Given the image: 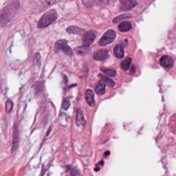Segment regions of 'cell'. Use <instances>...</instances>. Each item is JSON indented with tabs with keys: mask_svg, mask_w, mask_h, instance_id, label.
<instances>
[{
	"mask_svg": "<svg viewBox=\"0 0 176 176\" xmlns=\"http://www.w3.org/2000/svg\"><path fill=\"white\" fill-rule=\"evenodd\" d=\"M58 15L55 9H51L48 11L39 20L37 26L39 28H43L47 27L55 21Z\"/></svg>",
	"mask_w": 176,
	"mask_h": 176,
	"instance_id": "6da1fadb",
	"label": "cell"
},
{
	"mask_svg": "<svg viewBox=\"0 0 176 176\" xmlns=\"http://www.w3.org/2000/svg\"><path fill=\"white\" fill-rule=\"evenodd\" d=\"M116 33L113 30H109L104 33L99 40V45L100 46H105L114 41L116 38Z\"/></svg>",
	"mask_w": 176,
	"mask_h": 176,
	"instance_id": "7a4b0ae2",
	"label": "cell"
},
{
	"mask_svg": "<svg viewBox=\"0 0 176 176\" xmlns=\"http://www.w3.org/2000/svg\"><path fill=\"white\" fill-rule=\"evenodd\" d=\"M97 36V32L96 31L92 30L85 33L82 38L83 45L88 47L94 41Z\"/></svg>",
	"mask_w": 176,
	"mask_h": 176,
	"instance_id": "3957f363",
	"label": "cell"
},
{
	"mask_svg": "<svg viewBox=\"0 0 176 176\" xmlns=\"http://www.w3.org/2000/svg\"><path fill=\"white\" fill-rule=\"evenodd\" d=\"M159 63L161 66L168 70L172 69L174 66V60L169 55L162 56L159 60Z\"/></svg>",
	"mask_w": 176,
	"mask_h": 176,
	"instance_id": "277c9868",
	"label": "cell"
},
{
	"mask_svg": "<svg viewBox=\"0 0 176 176\" xmlns=\"http://www.w3.org/2000/svg\"><path fill=\"white\" fill-rule=\"evenodd\" d=\"M75 123L77 127L80 129H84L86 126V120L84 118V115L81 109H77V110Z\"/></svg>",
	"mask_w": 176,
	"mask_h": 176,
	"instance_id": "5b68a950",
	"label": "cell"
},
{
	"mask_svg": "<svg viewBox=\"0 0 176 176\" xmlns=\"http://www.w3.org/2000/svg\"><path fill=\"white\" fill-rule=\"evenodd\" d=\"M17 124L15 125L13 127V146H12V151H15L17 149L19 144V131Z\"/></svg>",
	"mask_w": 176,
	"mask_h": 176,
	"instance_id": "8992f818",
	"label": "cell"
},
{
	"mask_svg": "<svg viewBox=\"0 0 176 176\" xmlns=\"http://www.w3.org/2000/svg\"><path fill=\"white\" fill-rule=\"evenodd\" d=\"M109 53V50L101 49L96 52L94 55L93 58L96 60H103L106 58Z\"/></svg>",
	"mask_w": 176,
	"mask_h": 176,
	"instance_id": "52a82bcc",
	"label": "cell"
},
{
	"mask_svg": "<svg viewBox=\"0 0 176 176\" xmlns=\"http://www.w3.org/2000/svg\"><path fill=\"white\" fill-rule=\"evenodd\" d=\"M85 97L87 102L90 106L93 107L95 105L94 94L91 89H87L85 92Z\"/></svg>",
	"mask_w": 176,
	"mask_h": 176,
	"instance_id": "ba28073f",
	"label": "cell"
},
{
	"mask_svg": "<svg viewBox=\"0 0 176 176\" xmlns=\"http://www.w3.org/2000/svg\"><path fill=\"white\" fill-rule=\"evenodd\" d=\"M67 32L71 34L84 35L85 31L76 26H70L67 28Z\"/></svg>",
	"mask_w": 176,
	"mask_h": 176,
	"instance_id": "9c48e42d",
	"label": "cell"
},
{
	"mask_svg": "<svg viewBox=\"0 0 176 176\" xmlns=\"http://www.w3.org/2000/svg\"><path fill=\"white\" fill-rule=\"evenodd\" d=\"M114 53L117 58H123L125 55V52L123 45L120 44L116 45L114 48Z\"/></svg>",
	"mask_w": 176,
	"mask_h": 176,
	"instance_id": "30bf717a",
	"label": "cell"
},
{
	"mask_svg": "<svg viewBox=\"0 0 176 176\" xmlns=\"http://www.w3.org/2000/svg\"><path fill=\"white\" fill-rule=\"evenodd\" d=\"M106 90V84L102 80H100L95 88V92L98 95L104 94Z\"/></svg>",
	"mask_w": 176,
	"mask_h": 176,
	"instance_id": "8fae6325",
	"label": "cell"
},
{
	"mask_svg": "<svg viewBox=\"0 0 176 176\" xmlns=\"http://www.w3.org/2000/svg\"><path fill=\"white\" fill-rule=\"evenodd\" d=\"M118 28L121 32H127L132 29V24L130 22H123L119 24Z\"/></svg>",
	"mask_w": 176,
	"mask_h": 176,
	"instance_id": "7c38bea8",
	"label": "cell"
},
{
	"mask_svg": "<svg viewBox=\"0 0 176 176\" xmlns=\"http://www.w3.org/2000/svg\"><path fill=\"white\" fill-rule=\"evenodd\" d=\"M75 51L78 55L84 56L89 53V49L88 47H86L84 45H82L81 47H78L77 48L75 49Z\"/></svg>",
	"mask_w": 176,
	"mask_h": 176,
	"instance_id": "4fadbf2b",
	"label": "cell"
},
{
	"mask_svg": "<svg viewBox=\"0 0 176 176\" xmlns=\"http://www.w3.org/2000/svg\"><path fill=\"white\" fill-rule=\"evenodd\" d=\"M66 45H68V43L66 40H64V39L59 40L58 41H56V43L55 44L54 50L56 52H58L60 50H62V48Z\"/></svg>",
	"mask_w": 176,
	"mask_h": 176,
	"instance_id": "5bb4252c",
	"label": "cell"
},
{
	"mask_svg": "<svg viewBox=\"0 0 176 176\" xmlns=\"http://www.w3.org/2000/svg\"><path fill=\"white\" fill-rule=\"evenodd\" d=\"M98 77H100L101 80H102L103 81L105 82V84H107L109 87H114L115 86V83L113 79H111L110 78L107 77H106L102 74H99Z\"/></svg>",
	"mask_w": 176,
	"mask_h": 176,
	"instance_id": "9a60e30c",
	"label": "cell"
},
{
	"mask_svg": "<svg viewBox=\"0 0 176 176\" xmlns=\"http://www.w3.org/2000/svg\"><path fill=\"white\" fill-rule=\"evenodd\" d=\"M132 60L130 57H128L126 59H125V60H123V62L121 64V68L126 71L128 70L131 65Z\"/></svg>",
	"mask_w": 176,
	"mask_h": 176,
	"instance_id": "2e32d148",
	"label": "cell"
},
{
	"mask_svg": "<svg viewBox=\"0 0 176 176\" xmlns=\"http://www.w3.org/2000/svg\"><path fill=\"white\" fill-rule=\"evenodd\" d=\"M101 71L105 73L106 75H108L111 77H115L117 75L116 71L114 69H107V68H101Z\"/></svg>",
	"mask_w": 176,
	"mask_h": 176,
	"instance_id": "e0dca14e",
	"label": "cell"
},
{
	"mask_svg": "<svg viewBox=\"0 0 176 176\" xmlns=\"http://www.w3.org/2000/svg\"><path fill=\"white\" fill-rule=\"evenodd\" d=\"M64 53L66 54L68 56H71L73 54L72 50L71 49V48L68 46V45H65V47L62 48V49L61 50Z\"/></svg>",
	"mask_w": 176,
	"mask_h": 176,
	"instance_id": "ac0fdd59",
	"label": "cell"
},
{
	"mask_svg": "<svg viewBox=\"0 0 176 176\" xmlns=\"http://www.w3.org/2000/svg\"><path fill=\"white\" fill-rule=\"evenodd\" d=\"M13 109V102L11 99H8L5 104V110L8 113L12 111Z\"/></svg>",
	"mask_w": 176,
	"mask_h": 176,
	"instance_id": "d6986e66",
	"label": "cell"
},
{
	"mask_svg": "<svg viewBox=\"0 0 176 176\" xmlns=\"http://www.w3.org/2000/svg\"><path fill=\"white\" fill-rule=\"evenodd\" d=\"M70 103L69 99L68 98H65L62 101V108L64 110H68L70 107Z\"/></svg>",
	"mask_w": 176,
	"mask_h": 176,
	"instance_id": "ffe728a7",
	"label": "cell"
},
{
	"mask_svg": "<svg viewBox=\"0 0 176 176\" xmlns=\"http://www.w3.org/2000/svg\"><path fill=\"white\" fill-rule=\"evenodd\" d=\"M103 165H104V161H101L100 162H99L98 164L96 165V167L94 168V171L96 172L99 171L100 170V167L103 166Z\"/></svg>",
	"mask_w": 176,
	"mask_h": 176,
	"instance_id": "44dd1931",
	"label": "cell"
},
{
	"mask_svg": "<svg viewBox=\"0 0 176 176\" xmlns=\"http://www.w3.org/2000/svg\"><path fill=\"white\" fill-rule=\"evenodd\" d=\"M70 175L71 176H82L79 171L75 168H73L72 170Z\"/></svg>",
	"mask_w": 176,
	"mask_h": 176,
	"instance_id": "7402d4cb",
	"label": "cell"
},
{
	"mask_svg": "<svg viewBox=\"0 0 176 176\" xmlns=\"http://www.w3.org/2000/svg\"><path fill=\"white\" fill-rule=\"evenodd\" d=\"M110 151H106V152L104 153V157H107V156H109V155H110Z\"/></svg>",
	"mask_w": 176,
	"mask_h": 176,
	"instance_id": "603a6c76",
	"label": "cell"
},
{
	"mask_svg": "<svg viewBox=\"0 0 176 176\" xmlns=\"http://www.w3.org/2000/svg\"><path fill=\"white\" fill-rule=\"evenodd\" d=\"M51 128H50L48 130V131L47 133V136H48V135H49L50 133L51 132Z\"/></svg>",
	"mask_w": 176,
	"mask_h": 176,
	"instance_id": "cb8c5ba5",
	"label": "cell"
}]
</instances>
